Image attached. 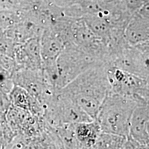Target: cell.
Masks as SVG:
<instances>
[{
  "label": "cell",
  "mask_w": 149,
  "mask_h": 149,
  "mask_svg": "<svg viewBox=\"0 0 149 149\" xmlns=\"http://www.w3.org/2000/svg\"><path fill=\"white\" fill-rule=\"evenodd\" d=\"M107 67V63L93 66L61 89L93 120L111 90Z\"/></svg>",
  "instance_id": "cell-1"
},
{
  "label": "cell",
  "mask_w": 149,
  "mask_h": 149,
  "mask_svg": "<svg viewBox=\"0 0 149 149\" xmlns=\"http://www.w3.org/2000/svg\"><path fill=\"white\" fill-rule=\"evenodd\" d=\"M144 101H149L139 96L110 92L102 102L95 120L102 132L128 138L133 112L139 103Z\"/></svg>",
  "instance_id": "cell-2"
},
{
  "label": "cell",
  "mask_w": 149,
  "mask_h": 149,
  "mask_svg": "<svg viewBox=\"0 0 149 149\" xmlns=\"http://www.w3.org/2000/svg\"><path fill=\"white\" fill-rule=\"evenodd\" d=\"M56 63V88L60 90L86 70L104 63L74 44H66Z\"/></svg>",
  "instance_id": "cell-3"
},
{
  "label": "cell",
  "mask_w": 149,
  "mask_h": 149,
  "mask_svg": "<svg viewBox=\"0 0 149 149\" xmlns=\"http://www.w3.org/2000/svg\"><path fill=\"white\" fill-rule=\"evenodd\" d=\"M107 64L149 80V42L136 46L124 44L112 52Z\"/></svg>",
  "instance_id": "cell-4"
},
{
  "label": "cell",
  "mask_w": 149,
  "mask_h": 149,
  "mask_svg": "<svg viewBox=\"0 0 149 149\" xmlns=\"http://www.w3.org/2000/svg\"><path fill=\"white\" fill-rule=\"evenodd\" d=\"M43 119L53 128L93 120L61 90L55 92L45 107Z\"/></svg>",
  "instance_id": "cell-5"
},
{
  "label": "cell",
  "mask_w": 149,
  "mask_h": 149,
  "mask_svg": "<svg viewBox=\"0 0 149 149\" xmlns=\"http://www.w3.org/2000/svg\"><path fill=\"white\" fill-rule=\"evenodd\" d=\"M111 92L122 95L136 96L149 101V80L140 78L107 64Z\"/></svg>",
  "instance_id": "cell-6"
},
{
  "label": "cell",
  "mask_w": 149,
  "mask_h": 149,
  "mask_svg": "<svg viewBox=\"0 0 149 149\" xmlns=\"http://www.w3.org/2000/svg\"><path fill=\"white\" fill-rule=\"evenodd\" d=\"M148 3L132 15L124 32L128 45L136 46L148 43L149 39Z\"/></svg>",
  "instance_id": "cell-7"
},
{
  "label": "cell",
  "mask_w": 149,
  "mask_h": 149,
  "mask_svg": "<svg viewBox=\"0 0 149 149\" xmlns=\"http://www.w3.org/2000/svg\"><path fill=\"white\" fill-rule=\"evenodd\" d=\"M128 138L139 144L149 145V101L141 102L134 109L129 124Z\"/></svg>",
  "instance_id": "cell-8"
},
{
  "label": "cell",
  "mask_w": 149,
  "mask_h": 149,
  "mask_svg": "<svg viewBox=\"0 0 149 149\" xmlns=\"http://www.w3.org/2000/svg\"><path fill=\"white\" fill-rule=\"evenodd\" d=\"M66 43L58 33L48 27L40 40V53L44 68L56 66V60Z\"/></svg>",
  "instance_id": "cell-9"
},
{
  "label": "cell",
  "mask_w": 149,
  "mask_h": 149,
  "mask_svg": "<svg viewBox=\"0 0 149 149\" xmlns=\"http://www.w3.org/2000/svg\"><path fill=\"white\" fill-rule=\"evenodd\" d=\"M74 131L79 143L94 146L101 129L95 120L74 124Z\"/></svg>",
  "instance_id": "cell-10"
},
{
  "label": "cell",
  "mask_w": 149,
  "mask_h": 149,
  "mask_svg": "<svg viewBox=\"0 0 149 149\" xmlns=\"http://www.w3.org/2000/svg\"><path fill=\"white\" fill-rule=\"evenodd\" d=\"M60 149H76L77 140L74 134V124H65L54 128Z\"/></svg>",
  "instance_id": "cell-11"
},
{
  "label": "cell",
  "mask_w": 149,
  "mask_h": 149,
  "mask_svg": "<svg viewBox=\"0 0 149 149\" xmlns=\"http://www.w3.org/2000/svg\"><path fill=\"white\" fill-rule=\"evenodd\" d=\"M127 138L102 132L94 145L95 149H121Z\"/></svg>",
  "instance_id": "cell-12"
},
{
  "label": "cell",
  "mask_w": 149,
  "mask_h": 149,
  "mask_svg": "<svg viewBox=\"0 0 149 149\" xmlns=\"http://www.w3.org/2000/svg\"><path fill=\"white\" fill-rule=\"evenodd\" d=\"M146 3L147 0H125V6L128 12L132 15Z\"/></svg>",
  "instance_id": "cell-13"
},
{
  "label": "cell",
  "mask_w": 149,
  "mask_h": 149,
  "mask_svg": "<svg viewBox=\"0 0 149 149\" xmlns=\"http://www.w3.org/2000/svg\"><path fill=\"white\" fill-rule=\"evenodd\" d=\"M11 102L6 94L0 92V113L6 114L11 106Z\"/></svg>",
  "instance_id": "cell-14"
},
{
  "label": "cell",
  "mask_w": 149,
  "mask_h": 149,
  "mask_svg": "<svg viewBox=\"0 0 149 149\" xmlns=\"http://www.w3.org/2000/svg\"><path fill=\"white\" fill-rule=\"evenodd\" d=\"M76 149H95L94 146H91L85 144H81L77 141Z\"/></svg>",
  "instance_id": "cell-15"
}]
</instances>
